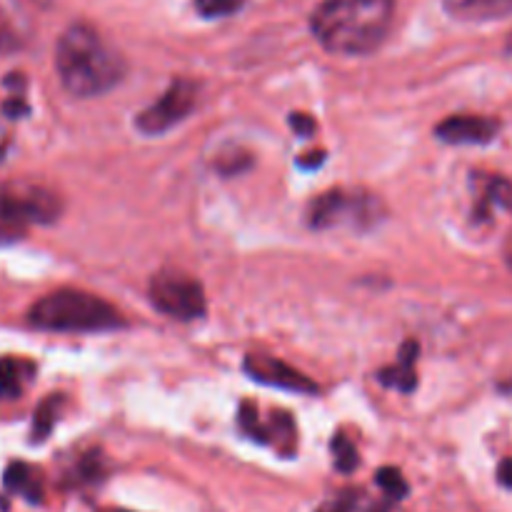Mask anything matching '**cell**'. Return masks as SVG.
Returning <instances> with one entry per match:
<instances>
[{"label": "cell", "mask_w": 512, "mask_h": 512, "mask_svg": "<svg viewBox=\"0 0 512 512\" xmlns=\"http://www.w3.org/2000/svg\"><path fill=\"white\" fill-rule=\"evenodd\" d=\"M393 15L395 0H323L310 28L330 53L365 55L388 38Z\"/></svg>", "instance_id": "cell-1"}, {"label": "cell", "mask_w": 512, "mask_h": 512, "mask_svg": "<svg viewBox=\"0 0 512 512\" xmlns=\"http://www.w3.org/2000/svg\"><path fill=\"white\" fill-rule=\"evenodd\" d=\"M55 68L60 83L75 98H95L123 80L125 60L110 48L98 30L85 23H75L60 35L55 48Z\"/></svg>", "instance_id": "cell-2"}, {"label": "cell", "mask_w": 512, "mask_h": 512, "mask_svg": "<svg viewBox=\"0 0 512 512\" xmlns=\"http://www.w3.org/2000/svg\"><path fill=\"white\" fill-rule=\"evenodd\" d=\"M30 325L48 333H105L123 325L118 310L83 290H55L28 313Z\"/></svg>", "instance_id": "cell-3"}, {"label": "cell", "mask_w": 512, "mask_h": 512, "mask_svg": "<svg viewBox=\"0 0 512 512\" xmlns=\"http://www.w3.org/2000/svg\"><path fill=\"white\" fill-rule=\"evenodd\" d=\"M60 198L48 188L25 180H0V225L18 230L23 225H48L58 220Z\"/></svg>", "instance_id": "cell-4"}, {"label": "cell", "mask_w": 512, "mask_h": 512, "mask_svg": "<svg viewBox=\"0 0 512 512\" xmlns=\"http://www.w3.org/2000/svg\"><path fill=\"white\" fill-rule=\"evenodd\" d=\"M383 215V205L375 195L360 190H328L310 203L308 223L315 230H328L335 225L370 228Z\"/></svg>", "instance_id": "cell-5"}, {"label": "cell", "mask_w": 512, "mask_h": 512, "mask_svg": "<svg viewBox=\"0 0 512 512\" xmlns=\"http://www.w3.org/2000/svg\"><path fill=\"white\" fill-rule=\"evenodd\" d=\"M150 300L160 313L175 320H195L205 315L203 285L183 270H160L150 280Z\"/></svg>", "instance_id": "cell-6"}, {"label": "cell", "mask_w": 512, "mask_h": 512, "mask_svg": "<svg viewBox=\"0 0 512 512\" xmlns=\"http://www.w3.org/2000/svg\"><path fill=\"white\" fill-rule=\"evenodd\" d=\"M195 103H198V85L188 78H178L153 105H148L138 115L135 125L145 135H163L165 130L183 123L190 110L195 108Z\"/></svg>", "instance_id": "cell-7"}, {"label": "cell", "mask_w": 512, "mask_h": 512, "mask_svg": "<svg viewBox=\"0 0 512 512\" xmlns=\"http://www.w3.org/2000/svg\"><path fill=\"white\" fill-rule=\"evenodd\" d=\"M245 373L250 375L258 383L270 385V388L290 390V393H318V385L303 375L300 370L290 368L288 363L278 358H270V355H248L245 358Z\"/></svg>", "instance_id": "cell-8"}, {"label": "cell", "mask_w": 512, "mask_h": 512, "mask_svg": "<svg viewBox=\"0 0 512 512\" xmlns=\"http://www.w3.org/2000/svg\"><path fill=\"white\" fill-rule=\"evenodd\" d=\"M498 130L500 123L495 118H485V115H450V118H445L435 128V135L450 145H485L493 143Z\"/></svg>", "instance_id": "cell-9"}, {"label": "cell", "mask_w": 512, "mask_h": 512, "mask_svg": "<svg viewBox=\"0 0 512 512\" xmlns=\"http://www.w3.org/2000/svg\"><path fill=\"white\" fill-rule=\"evenodd\" d=\"M443 5L463 23H495L512 15V0H443Z\"/></svg>", "instance_id": "cell-10"}, {"label": "cell", "mask_w": 512, "mask_h": 512, "mask_svg": "<svg viewBox=\"0 0 512 512\" xmlns=\"http://www.w3.org/2000/svg\"><path fill=\"white\" fill-rule=\"evenodd\" d=\"M420 345L415 340H408L400 348L398 363L390 365V368L380 370L378 380L385 388H395L400 393H413L418 388V375H415V360H418Z\"/></svg>", "instance_id": "cell-11"}, {"label": "cell", "mask_w": 512, "mask_h": 512, "mask_svg": "<svg viewBox=\"0 0 512 512\" xmlns=\"http://www.w3.org/2000/svg\"><path fill=\"white\" fill-rule=\"evenodd\" d=\"M35 378V365L25 358H0V400H15Z\"/></svg>", "instance_id": "cell-12"}, {"label": "cell", "mask_w": 512, "mask_h": 512, "mask_svg": "<svg viewBox=\"0 0 512 512\" xmlns=\"http://www.w3.org/2000/svg\"><path fill=\"white\" fill-rule=\"evenodd\" d=\"M493 205L512 213V183L508 178H498V175L485 178L483 190H480V200L475 205V220H488Z\"/></svg>", "instance_id": "cell-13"}, {"label": "cell", "mask_w": 512, "mask_h": 512, "mask_svg": "<svg viewBox=\"0 0 512 512\" xmlns=\"http://www.w3.org/2000/svg\"><path fill=\"white\" fill-rule=\"evenodd\" d=\"M5 490L8 493L20 495L28 503H40L43 500V485H40L38 473H35L30 465L25 463H10L8 470H5Z\"/></svg>", "instance_id": "cell-14"}, {"label": "cell", "mask_w": 512, "mask_h": 512, "mask_svg": "<svg viewBox=\"0 0 512 512\" xmlns=\"http://www.w3.org/2000/svg\"><path fill=\"white\" fill-rule=\"evenodd\" d=\"M318 512H390V500L385 503V500L373 498L365 490H343Z\"/></svg>", "instance_id": "cell-15"}, {"label": "cell", "mask_w": 512, "mask_h": 512, "mask_svg": "<svg viewBox=\"0 0 512 512\" xmlns=\"http://www.w3.org/2000/svg\"><path fill=\"white\" fill-rule=\"evenodd\" d=\"M63 405H65L63 395H50V398H45L43 403L38 405V410H35V418H33V440L35 443H43V440L48 438L50 430H53V425L58 423V415H60V410H63Z\"/></svg>", "instance_id": "cell-16"}, {"label": "cell", "mask_w": 512, "mask_h": 512, "mask_svg": "<svg viewBox=\"0 0 512 512\" xmlns=\"http://www.w3.org/2000/svg\"><path fill=\"white\" fill-rule=\"evenodd\" d=\"M250 163H253V158H250L248 150L230 148V150H223V153L218 155V160H215V168H218V173H223L225 178H230V175H238V173H243V170H248Z\"/></svg>", "instance_id": "cell-17"}, {"label": "cell", "mask_w": 512, "mask_h": 512, "mask_svg": "<svg viewBox=\"0 0 512 512\" xmlns=\"http://www.w3.org/2000/svg\"><path fill=\"white\" fill-rule=\"evenodd\" d=\"M333 458H335V468L340 470V473H353L355 468H358L360 458H358V450H355V445L350 443L348 438H345L343 433L335 435L333 438Z\"/></svg>", "instance_id": "cell-18"}, {"label": "cell", "mask_w": 512, "mask_h": 512, "mask_svg": "<svg viewBox=\"0 0 512 512\" xmlns=\"http://www.w3.org/2000/svg\"><path fill=\"white\" fill-rule=\"evenodd\" d=\"M375 480H378L380 490L388 495L390 503H398V500H403L405 495H408V483H405V478L400 475V470L383 468V470H378Z\"/></svg>", "instance_id": "cell-19"}, {"label": "cell", "mask_w": 512, "mask_h": 512, "mask_svg": "<svg viewBox=\"0 0 512 512\" xmlns=\"http://www.w3.org/2000/svg\"><path fill=\"white\" fill-rule=\"evenodd\" d=\"M245 5V0H195V10L203 18H228Z\"/></svg>", "instance_id": "cell-20"}, {"label": "cell", "mask_w": 512, "mask_h": 512, "mask_svg": "<svg viewBox=\"0 0 512 512\" xmlns=\"http://www.w3.org/2000/svg\"><path fill=\"white\" fill-rule=\"evenodd\" d=\"M20 45L18 33H15L13 25L0 15V53H8V50H15Z\"/></svg>", "instance_id": "cell-21"}, {"label": "cell", "mask_w": 512, "mask_h": 512, "mask_svg": "<svg viewBox=\"0 0 512 512\" xmlns=\"http://www.w3.org/2000/svg\"><path fill=\"white\" fill-rule=\"evenodd\" d=\"M290 125L295 128V133L303 135V138H310L315 133V120L305 113H293L290 115Z\"/></svg>", "instance_id": "cell-22"}, {"label": "cell", "mask_w": 512, "mask_h": 512, "mask_svg": "<svg viewBox=\"0 0 512 512\" xmlns=\"http://www.w3.org/2000/svg\"><path fill=\"white\" fill-rule=\"evenodd\" d=\"M325 160V150H310V153H305V158L298 160V165L303 170H313L318 168V165H323Z\"/></svg>", "instance_id": "cell-23"}, {"label": "cell", "mask_w": 512, "mask_h": 512, "mask_svg": "<svg viewBox=\"0 0 512 512\" xmlns=\"http://www.w3.org/2000/svg\"><path fill=\"white\" fill-rule=\"evenodd\" d=\"M28 105L23 103V100L20 98H13V100H8V103L3 105V113L8 115V118H23L25 113H28Z\"/></svg>", "instance_id": "cell-24"}, {"label": "cell", "mask_w": 512, "mask_h": 512, "mask_svg": "<svg viewBox=\"0 0 512 512\" xmlns=\"http://www.w3.org/2000/svg\"><path fill=\"white\" fill-rule=\"evenodd\" d=\"M498 483L503 485V488H510L512 490V458L503 460L498 468Z\"/></svg>", "instance_id": "cell-25"}, {"label": "cell", "mask_w": 512, "mask_h": 512, "mask_svg": "<svg viewBox=\"0 0 512 512\" xmlns=\"http://www.w3.org/2000/svg\"><path fill=\"white\" fill-rule=\"evenodd\" d=\"M10 148V138H8V130L3 128V123H0V160L5 158V153H8Z\"/></svg>", "instance_id": "cell-26"}, {"label": "cell", "mask_w": 512, "mask_h": 512, "mask_svg": "<svg viewBox=\"0 0 512 512\" xmlns=\"http://www.w3.org/2000/svg\"><path fill=\"white\" fill-rule=\"evenodd\" d=\"M505 53H508L510 58H512V33H510V38H508V45H505Z\"/></svg>", "instance_id": "cell-27"}, {"label": "cell", "mask_w": 512, "mask_h": 512, "mask_svg": "<svg viewBox=\"0 0 512 512\" xmlns=\"http://www.w3.org/2000/svg\"><path fill=\"white\" fill-rule=\"evenodd\" d=\"M120 512H128V510H120Z\"/></svg>", "instance_id": "cell-28"}]
</instances>
